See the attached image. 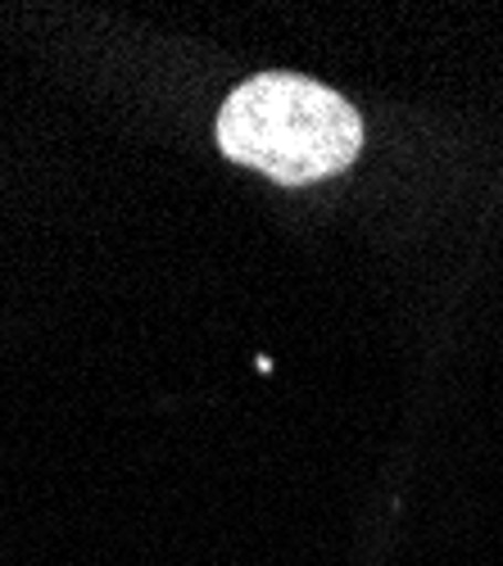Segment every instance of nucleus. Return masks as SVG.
<instances>
[{
  "mask_svg": "<svg viewBox=\"0 0 503 566\" xmlns=\"http://www.w3.org/2000/svg\"><path fill=\"white\" fill-rule=\"evenodd\" d=\"M218 146L245 168L304 186L358 159L363 123L332 86L295 73H263L227 96Z\"/></svg>",
  "mask_w": 503,
  "mask_h": 566,
  "instance_id": "obj_1",
  "label": "nucleus"
}]
</instances>
